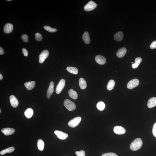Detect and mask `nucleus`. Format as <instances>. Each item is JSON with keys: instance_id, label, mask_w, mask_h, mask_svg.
<instances>
[{"instance_id": "1", "label": "nucleus", "mask_w": 156, "mask_h": 156, "mask_svg": "<svg viewBox=\"0 0 156 156\" xmlns=\"http://www.w3.org/2000/svg\"><path fill=\"white\" fill-rule=\"evenodd\" d=\"M143 144L142 141L140 138H137L135 139L130 146V149L133 151H136L140 149Z\"/></svg>"}, {"instance_id": "2", "label": "nucleus", "mask_w": 156, "mask_h": 156, "mask_svg": "<svg viewBox=\"0 0 156 156\" xmlns=\"http://www.w3.org/2000/svg\"><path fill=\"white\" fill-rule=\"evenodd\" d=\"M64 106L69 111H72L76 109V105L74 103L68 99H66L64 101Z\"/></svg>"}, {"instance_id": "3", "label": "nucleus", "mask_w": 156, "mask_h": 156, "mask_svg": "<svg viewBox=\"0 0 156 156\" xmlns=\"http://www.w3.org/2000/svg\"><path fill=\"white\" fill-rule=\"evenodd\" d=\"M97 7V4L92 1H90L84 7L85 11H89L93 10Z\"/></svg>"}, {"instance_id": "4", "label": "nucleus", "mask_w": 156, "mask_h": 156, "mask_svg": "<svg viewBox=\"0 0 156 156\" xmlns=\"http://www.w3.org/2000/svg\"><path fill=\"white\" fill-rule=\"evenodd\" d=\"M81 120V118L80 117H78L75 118L69 122L68 123L69 126L72 128L75 127L78 125Z\"/></svg>"}, {"instance_id": "5", "label": "nucleus", "mask_w": 156, "mask_h": 156, "mask_svg": "<svg viewBox=\"0 0 156 156\" xmlns=\"http://www.w3.org/2000/svg\"><path fill=\"white\" fill-rule=\"evenodd\" d=\"M49 55V52L47 50H45L43 51L40 54L39 57V62L43 63L45 59L48 58Z\"/></svg>"}, {"instance_id": "6", "label": "nucleus", "mask_w": 156, "mask_h": 156, "mask_svg": "<svg viewBox=\"0 0 156 156\" xmlns=\"http://www.w3.org/2000/svg\"><path fill=\"white\" fill-rule=\"evenodd\" d=\"M65 84V80L64 79H61L57 86L56 90V93L57 94H59L61 93L64 89Z\"/></svg>"}, {"instance_id": "7", "label": "nucleus", "mask_w": 156, "mask_h": 156, "mask_svg": "<svg viewBox=\"0 0 156 156\" xmlns=\"http://www.w3.org/2000/svg\"><path fill=\"white\" fill-rule=\"evenodd\" d=\"M139 79H134L131 80L128 83L127 87L129 89H132L139 85Z\"/></svg>"}, {"instance_id": "8", "label": "nucleus", "mask_w": 156, "mask_h": 156, "mask_svg": "<svg viewBox=\"0 0 156 156\" xmlns=\"http://www.w3.org/2000/svg\"><path fill=\"white\" fill-rule=\"evenodd\" d=\"M113 131L116 134L121 135L124 134L126 132V129L122 127L119 126H115Z\"/></svg>"}, {"instance_id": "9", "label": "nucleus", "mask_w": 156, "mask_h": 156, "mask_svg": "<svg viewBox=\"0 0 156 156\" xmlns=\"http://www.w3.org/2000/svg\"><path fill=\"white\" fill-rule=\"evenodd\" d=\"M54 82H51L49 87L47 93V98L48 99H49L50 98L51 96L54 92Z\"/></svg>"}, {"instance_id": "10", "label": "nucleus", "mask_w": 156, "mask_h": 156, "mask_svg": "<svg viewBox=\"0 0 156 156\" xmlns=\"http://www.w3.org/2000/svg\"><path fill=\"white\" fill-rule=\"evenodd\" d=\"M54 133L56 135H57L59 139L61 140L65 139L68 136V135L67 134L60 131H55Z\"/></svg>"}, {"instance_id": "11", "label": "nucleus", "mask_w": 156, "mask_h": 156, "mask_svg": "<svg viewBox=\"0 0 156 156\" xmlns=\"http://www.w3.org/2000/svg\"><path fill=\"white\" fill-rule=\"evenodd\" d=\"M11 105L13 107L16 108L19 105V101L17 99L14 95H11L10 97Z\"/></svg>"}, {"instance_id": "12", "label": "nucleus", "mask_w": 156, "mask_h": 156, "mask_svg": "<svg viewBox=\"0 0 156 156\" xmlns=\"http://www.w3.org/2000/svg\"><path fill=\"white\" fill-rule=\"evenodd\" d=\"M95 60L98 64L104 65L106 62V59L105 57L102 56L98 55L95 57Z\"/></svg>"}, {"instance_id": "13", "label": "nucleus", "mask_w": 156, "mask_h": 156, "mask_svg": "<svg viewBox=\"0 0 156 156\" xmlns=\"http://www.w3.org/2000/svg\"><path fill=\"white\" fill-rule=\"evenodd\" d=\"M1 131L6 136L12 135L15 132L14 129L11 128H4L1 129Z\"/></svg>"}, {"instance_id": "14", "label": "nucleus", "mask_w": 156, "mask_h": 156, "mask_svg": "<svg viewBox=\"0 0 156 156\" xmlns=\"http://www.w3.org/2000/svg\"><path fill=\"white\" fill-rule=\"evenodd\" d=\"M14 28V26L11 23H8L5 24L4 28V31L5 33L9 34L12 32Z\"/></svg>"}, {"instance_id": "15", "label": "nucleus", "mask_w": 156, "mask_h": 156, "mask_svg": "<svg viewBox=\"0 0 156 156\" xmlns=\"http://www.w3.org/2000/svg\"><path fill=\"white\" fill-rule=\"evenodd\" d=\"M82 39L86 44H89L90 43L91 40L89 33L87 31L84 32L82 35Z\"/></svg>"}, {"instance_id": "16", "label": "nucleus", "mask_w": 156, "mask_h": 156, "mask_svg": "<svg viewBox=\"0 0 156 156\" xmlns=\"http://www.w3.org/2000/svg\"><path fill=\"white\" fill-rule=\"evenodd\" d=\"M156 106V97L150 99L148 103V106L150 108H153Z\"/></svg>"}, {"instance_id": "17", "label": "nucleus", "mask_w": 156, "mask_h": 156, "mask_svg": "<svg viewBox=\"0 0 156 156\" xmlns=\"http://www.w3.org/2000/svg\"><path fill=\"white\" fill-rule=\"evenodd\" d=\"M126 52L127 49L126 48H122L117 51L116 55L119 58H121L124 56Z\"/></svg>"}, {"instance_id": "18", "label": "nucleus", "mask_w": 156, "mask_h": 156, "mask_svg": "<svg viewBox=\"0 0 156 156\" xmlns=\"http://www.w3.org/2000/svg\"><path fill=\"white\" fill-rule=\"evenodd\" d=\"M123 37V35L122 32L120 31L116 33L114 35V39L118 42H121L122 40Z\"/></svg>"}, {"instance_id": "19", "label": "nucleus", "mask_w": 156, "mask_h": 156, "mask_svg": "<svg viewBox=\"0 0 156 156\" xmlns=\"http://www.w3.org/2000/svg\"><path fill=\"white\" fill-rule=\"evenodd\" d=\"M35 81H31L26 82L24 84V86L28 90H31L35 87Z\"/></svg>"}, {"instance_id": "20", "label": "nucleus", "mask_w": 156, "mask_h": 156, "mask_svg": "<svg viewBox=\"0 0 156 156\" xmlns=\"http://www.w3.org/2000/svg\"><path fill=\"white\" fill-rule=\"evenodd\" d=\"M34 112L33 109L31 108H28L24 112V114L26 118L28 119L31 118L33 116Z\"/></svg>"}, {"instance_id": "21", "label": "nucleus", "mask_w": 156, "mask_h": 156, "mask_svg": "<svg viewBox=\"0 0 156 156\" xmlns=\"http://www.w3.org/2000/svg\"><path fill=\"white\" fill-rule=\"evenodd\" d=\"M79 84L81 89H86L87 87L86 82V81L83 78H81L79 79Z\"/></svg>"}, {"instance_id": "22", "label": "nucleus", "mask_w": 156, "mask_h": 156, "mask_svg": "<svg viewBox=\"0 0 156 156\" xmlns=\"http://www.w3.org/2000/svg\"><path fill=\"white\" fill-rule=\"evenodd\" d=\"M142 61V58L140 57H138L135 59V63L132 65V68L135 69L137 68L139 64H140Z\"/></svg>"}, {"instance_id": "23", "label": "nucleus", "mask_w": 156, "mask_h": 156, "mask_svg": "<svg viewBox=\"0 0 156 156\" xmlns=\"http://www.w3.org/2000/svg\"><path fill=\"white\" fill-rule=\"evenodd\" d=\"M69 95L71 98L74 99H77L78 95L77 92L72 89H71L69 90L68 92Z\"/></svg>"}, {"instance_id": "24", "label": "nucleus", "mask_w": 156, "mask_h": 156, "mask_svg": "<svg viewBox=\"0 0 156 156\" xmlns=\"http://www.w3.org/2000/svg\"><path fill=\"white\" fill-rule=\"evenodd\" d=\"M15 149L14 147H11L2 150L0 152V154L1 155H4L7 153H11L13 152Z\"/></svg>"}, {"instance_id": "25", "label": "nucleus", "mask_w": 156, "mask_h": 156, "mask_svg": "<svg viewBox=\"0 0 156 156\" xmlns=\"http://www.w3.org/2000/svg\"><path fill=\"white\" fill-rule=\"evenodd\" d=\"M37 145L38 148L39 150L40 151L43 150L45 144L43 141L41 139L39 140L38 141Z\"/></svg>"}, {"instance_id": "26", "label": "nucleus", "mask_w": 156, "mask_h": 156, "mask_svg": "<svg viewBox=\"0 0 156 156\" xmlns=\"http://www.w3.org/2000/svg\"><path fill=\"white\" fill-rule=\"evenodd\" d=\"M115 85V82L114 80L111 79L108 82L107 85V88L109 91H111L113 89Z\"/></svg>"}, {"instance_id": "27", "label": "nucleus", "mask_w": 156, "mask_h": 156, "mask_svg": "<svg viewBox=\"0 0 156 156\" xmlns=\"http://www.w3.org/2000/svg\"><path fill=\"white\" fill-rule=\"evenodd\" d=\"M68 71L70 73L74 74H77L78 73V70L75 67H69L67 68Z\"/></svg>"}, {"instance_id": "28", "label": "nucleus", "mask_w": 156, "mask_h": 156, "mask_svg": "<svg viewBox=\"0 0 156 156\" xmlns=\"http://www.w3.org/2000/svg\"><path fill=\"white\" fill-rule=\"evenodd\" d=\"M105 107V105L104 102L102 101L99 102L97 105V108L100 111H102L104 110Z\"/></svg>"}, {"instance_id": "29", "label": "nucleus", "mask_w": 156, "mask_h": 156, "mask_svg": "<svg viewBox=\"0 0 156 156\" xmlns=\"http://www.w3.org/2000/svg\"><path fill=\"white\" fill-rule=\"evenodd\" d=\"M44 28L47 31L50 32H54L57 31V30L56 28H53L50 26H44Z\"/></svg>"}, {"instance_id": "30", "label": "nucleus", "mask_w": 156, "mask_h": 156, "mask_svg": "<svg viewBox=\"0 0 156 156\" xmlns=\"http://www.w3.org/2000/svg\"><path fill=\"white\" fill-rule=\"evenodd\" d=\"M35 38L36 41L38 42H40L43 39V37L42 35L38 33H36L35 35Z\"/></svg>"}, {"instance_id": "31", "label": "nucleus", "mask_w": 156, "mask_h": 156, "mask_svg": "<svg viewBox=\"0 0 156 156\" xmlns=\"http://www.w3.org/2000/svg\"><path fill=\"white\" fill-rule=\"evenodd\" d=\"M75 153L77 156H85V153L84 150L76 151Z\"/></svg>"}, {"instance_id": "32", "label": "nucleus", "mask_w": 156, "mask_h": 156, "mask_svg": "<svg viewBox=\"0 0 156 156\" xmlns=\"http://www.w3.org/2000/svg\"><path fill=\"white\" fill-rule=\"evenodd\" d=\"M21 39L24 42H28V35H23L21 36Z\"/></svg>"}, {"instance_id": "33", "label": "nucleus", "mask_w": 156, "mask_h": 156, "mask_svg": "<svg viewBox=\"0 0 156 156\" xmlns=\"http://www.w3.org/2000/svg\"><path fill=\"white\" fill-rule=\"evenodd\" d=\"M101 156H118L114 153H108L104 154Z\"/></svg>"}, {"instance_id": "34", "label": "nucleus", "mask_w": 156, "mask_h": 156, "mask_svg": "<svg viewBox=\"0 0 156 156\" xmlns=\"http://www.w3.org/2000/svg\"><path fill=\"white\" fill-rule=\"evenodd\" d=\"M152 132L154 136L156 138V122L154 123L153 126Z\"/></svg>"}, {"instance_id": "35", "label": "nucleus", "mask_w": 156, "mask_h": 156, "mask_svg": "<svg viewBox=\"0 0 156 156\" xmlns=\"http://www.w3.org/2000/svg\"><path fill=\"white\" fill-rule=\"evenodd\" d=\"M150 48L151 49H156V41L153 42L150 46Z\"/></svg>"}, {"instance_id": "36", "label": "nucleus", "mask_w": 156, "mask_h": 156, "mask_svg": "<svg viewBox=\"0 0 156 156\" xmlns=\"http://www.w3.org/2000/svg\"><path fill=\"white\" fill-rule=\"evenodd\" d=\"M22 51L23 54L24 56L26 57H27L28 55V52L27 50L26 49L23 48L22 49Z\"/></svg>"}, {"instance_id": "37", "label": "nucleus", "mask_w": 156, "mask_h": 156, "mask_svg": "<svg viewBox=\"0 0 156 156\" xmlns=\"http://www.w3.org/2000/svg\"><path fill=\"white\" fill-rule=\"evenodd\" d=\"M4 54V50L1 47H0V54L1 55H3Z\"/></svg>"}, {"instance_id": "38", "label": "nucleus", "mask_w": 156, "mask_h": 156, "mask_svg": "<svg viewBox=\"0 0 156 156\" xmlns=\"http://www.w3.org/2000/svg\"><path fill=\"white\" fill-rule=\"evenodd\" d=\"M3 78V77L1 74H0V80H2Z\"/></svg>"}, {"instance_id": "39", "label": "nucleus", "mask_w": 156, "mask_h": 156, "mask_svg": "<svg viewBox=\"0 0 156 156\" xmlns=\"http://www.w3.org/2000/svg\"><path fill=\"white\" fill-rule=\"evenodd\" d=\"M7 1H12V0H7Z\"/></svg>"}, {"instance_id": "40", "label": "nucleus", "mask_w": 156, "mask_h": 156, "mask_svg": "<svg viewBox=\"0 0 156 156\" xmlns=\"http://www.w3.org/2000/svg\"><path fill=\"white\" fill-rule=\"evenodd\" d=\"M1 109H0V113H1Z\"/></svg>"}]
</instances>
